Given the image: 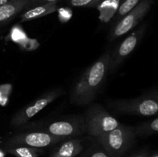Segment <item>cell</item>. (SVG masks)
<instances>
[{
  "mask_svg": "<svg viewBox=\"0 0 158 157\" xmlns=\"http://www.w3.org/2000/svg\"><path fill=\"white\" fill-rule=\"evenodd\" d=\"M110 52L106 51L82 73L69 92V100L77 106L92 103L103 86L109 72Z\"/></svg>",
  "mask_w": 158,
  "mask_h": 157,
  "instance_id": "cell-1",
  "label": "cell"
},
{
  "mask_svg": "<svg viewBox=\"0 0 158 157\" xmlns=\"http://www.w3.org/2000/svg\"><path fill=\"white\" fill-rule=\"evenodd\" d=\"M19 130L40 131L66 139L77 138L86 133L84 115H70L47 121L26 123Z\"/></svg>",
  "mask_w": 158,
  "mask_h": 157,
  "instance_id": "cell-2",
  "label": "cell"
},
{
  "mask_svg": "<svg viewBox=\"0 0 158 157\" xmlns=\"http://www.w3.org/2000/svg\"><path fill=\"white\" fill-rule=\"evenodd\" d=\"M106 104L118 113L137 116L158 115V89L135 98L108 100Z\"/></svg>",
  "mask_w": 158,
  "mask_h": 157,
  "instance_id": "cell-3",
  "label": "cell"
},
{
  "mask_svg": "<svg viewBox=\"0 0 158 157\" xmlns=\"http://www.w3.org/2000/svg\"><path fill=\"white\" fill-rule=\"evenodd\" d=\"M136 137L135 126L120 124L108 133L94 139L110 157H122L132 147Z\"/></svg>",
  "mask_w": 158,
  "mask_h": 157,
  "instance_id": "cell-4",
  "label": "cell"
},
{
  "mask_svg": "<svg viewBox=\"0 0 158 157\" xmlns=\"http://www.w3.org/2000/svg\"><path fill=\"white\" fill-rule=\"evenodd\" d=\"M86 133L93 139L108 133L120 124L99 103H93L84 114Z\"/></svg>",
  "mask_w": 158,
  "mask_h": 157,
  "instance_id": "cell-5",
  "label": "cell"
},
{
  "mask_svg": "<svg viewBox=\"0 0 158 157\" xmlns=\"http://www.w3.org/2000/svg\"><path fill=\"white\" fill-rule=\"evenodd\" d=\"M64 90L63 88L57 87L42 94L32 103L14 113L11 119L10 126L14 129H18L20 126L28 123L32 117L52 103L54 100L61 96Z\"/></svg>",
  "mask_w": 158,
  "mask_h": 157,
  "instance_id": "cell-6",
  "label": "cell"
},
{
  "mask_svg": "<svg viewBox=\"0 0 158 157\" xmlns=\"http://www.w3.org/2000/svg\"><path fill=\"white\" fill-rule=\"evenodd\" d=\"M16 132L6 139L4 147L6 146H28L32 148H43L54 146L63 140L68 139L64 137L56 136L40 131L22 130Z\"/></svg>",
  "mask_w": 158,
  "mask_h": 157,
  "instance_id": "cell-7",
  "label": "cell"
},
{
  "mask_svg": "<svg viewBox=\"0 0 158 157\" xmlns=\"http://www.w3.org/2000/svg\"><path fill=\"white\" fill-rule=\"evenodd\" d=\"M154 2V0H141L131 12L125 15L116 24L113 25L108 34V40L110 42L114 41L134 29L148 14Z\"/></svg>",
  "mask_w": 158,
  "mask_h": 157,
  "instance_id": "cell-8",
  "label": "cell"
},
{
  "mask_svg": "<svg viewBox=\"0 0 158 157\" xmlns=\"http://www.w3.org/2000/svg\"><path fill=\"white\" fill-rule=\"evenodd\" d=\"M148 24L146 22L142 24L136 30L129 34L117 48L110 52L109 72L113 73L115 72L126 58L135 50L144 36Z\"/></svg>",
  "mask_w": 158,
  "mask_h": 157,
  "instance_id": "cell-9",
  "label": "cell"
},
{
  "mask_svg": "<svg viewBox=\"0 0 158 157\" xmlns=\"http://www.w3.org/2000/svg\"><path fill=\"white\" fill-rule=\"evenodd\" d=\"M32 0H9L0 6V27L8 24L18 14L30 8Z\"/></svg>",
  "mask_w": 158,
  "mask_h": 157,
  "instance_id": "cell-10",
  "label": "cell"
},
{
  "mask_svg": "<svg viewBox=\"0 0 158 157\" xmlns=\"http://www.w3.org/2000/svg\"><path fill=\"white\" fill-rule=\"evenodd\" d=\"M54 146L50 152V157H75L84 148L83 139L77 137L63 140Z\"/></svg>",
  "mask_w": 158,
  "mask_h": 157,
  "instance_id": "cell-11",
  "label": "cell"
},
{
  "mask_svg": "<svg viewBox=\"0 0 158 157\" xmlns=\"http://www.w3.org/2000/svg\"><path fill=\"white\" fill-rule=\"evenodd\" d=\"M58 10V6L56 2L46 3V4L40 5L28 9L20 15V23L31 21L40 17L52 14Z\"/></svg>",
  "mask_w": 158,
  "mask_h": 157,
  "instance_id": "cell-12",
  "label": "cell"
},
{
  "mask_svg": "<svg viewBox=\"0 0 158 157\" xmlns=\"http://www.w3.org/2000/svg\"><path fill=\"white\" fill-rule=\"evenodd\" d=\"M4 149L6 152L15 157H39L43 152L42 149L28 146H6Z\"/></svg>",
  "mask_w": 158,
  "mask_h": 157,
  "instance_id": "cell-13",
  "label": "cell"
},
{
  "mask_svg": "<svg viewBox=\"0 0 158 157\" xmlns=\"http://www.w3.org/2000/svg\"><path fill=\"white\" fill-rule=\"evenodd\" d=\"M120 5V0H104L97 6L100 12V18L108 21L114 17Z\"/></svg>",
  "mask_w": 158,
  "mask_h": 157,
  "instance_id": "cell-14",
  "label": "cell"
},
{
  "mask_svg": "<svg viewBox=\"0 0 158 157\" xmlns=\"http://www.w3.org/2000/svg\"><path fill=\"white\" fill-rule=\"evenodd\" d=\"M137 136L146 137L158 134V116L135 126Z\"/></svg>",
  "mask_w": 158,
  "mask_h": 157,
  "instance_id": "cell-15",
  "label": "cell"
},
{
  "mask_svg": "<svg viewBox=\"0 0 158 157\" xmlns=\"http://www.w3.org/2000/svg\"><path fill=\"white\" fill-rule=\"evenodd\" d=\"M140 1L141 0H123L119 5L118 9L113 17V25L120 21L125 15L135 8L140 2Z\"/></svg>",
  "mask_w": 158,
  "mask_h": 157,
  "instance_id": "cell-16",
  "label": "cell"
},
{
  "mask_svg": "<svg viewBox=\"0 0 158 157\" xmlns=\"http://www.w3.org/2000/svg\"><path fill=\"white\" fill-rule=\"evenodd\" d=\"M80 157H110L106 150L96 143L94 146L89 147Z\"/></svg>",
  "mask_w": 158,
  "mask_h": 157,
  "instance_id": "cell-17",
  "label": "cell"
},
{
  "mask_svg": "<svg viewBox=\"0 0 158 157\" xmlns=\"http://www.w3.org/2000/svg\"><path fill=\"white\" fill-rule=\"evenodd\" d=\"M104 0H68L67 3L74 7H97Z\"/></svg>",
  "mask_w": 158,
  "mask_h": 157,
  "instance_id": "cell-18",
  "label": "cell"
},
{
  "mask_svg": "<svg viewBox=\"0 0 158 157\" xmlns=\"http://www.w3.org/2000/svg\"><path fill=\"white\" fill-rule=\"evenodd\" d=\"M72 16V11L69 8H61L59 9V17L62 22H66Z\"/></svg>",
  "mask_w": 158,
  "mask_h": 157,
  "instance_id": "cell-19",
  "label": "cell"
},
{
  "mask_svg": "<svg viewBox=\"0 0 158 157\" xmlns=\"http://www.w3.org/2000/svg\"><path fill=\"white\" fill-rule=\"evenodd\" d=\"M59 0H32L31 2L30 8L34 7V6H40V5L46 4V3H50V2H57ZM29 8V9H30Z\"/></svg>",
  "mask_w": 158,
  "mask_h": 157,
  "instance_id": "cell-20",
  "label": "cell"
},
{
  "mask_svg": "<svg viewBox=\"0 0 158 157\" xmlns=\"http://www.w3.org/2000/svg\"><path fill=\"white\" fill-rule=\"evenodd\" d=\"M130 157H149L148 156V153L145 151H141V152H138L137 153L133 154Z\"/></svg>",
  "mask_w": 158,
  "mask_h": 157,
  "instance_id": "cell-21",
  "label": "cell"
},
{
  "mask_svg": "<svg viewBox=\"0 0 158 157\" xmlns=\"http://www.w3.org/2000/svg\"><path fill=\"white\" fill-rule=\"evenodd\" d=\"M9 0H0V6H2V5H3L4 3H6V2H8Z\"/></svg>",
  "mask_w": 158,
  "mask_h": 157,
  "instance_id": "cell-22",
  "label": "cell"
},
{
  "mask_svg": "<svg viewBox=\"0 0 158 157\" xmlns=\"http://www.w3.org/2000/svg\"><path fill=\"white\" fill-rule=\"evenodd\" d=\"M151 157H158V152H157V153H154V154H153V155H151Z\"/></svg>",
  "mask_w": 158,
  "mask_h": 157,
  "instance_id": "cell-23",
  "label": "cell"
}]
</instances>
